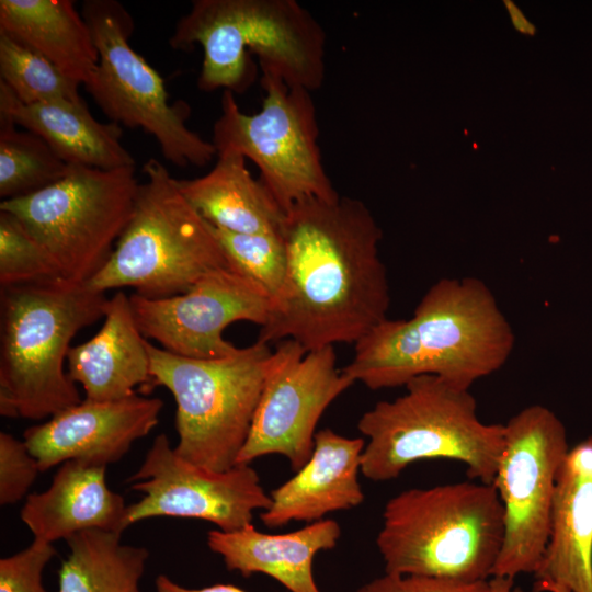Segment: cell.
I'll return each mask as SVG.
<instances>
[{
    "label": "cell",
    "instance_id": "obj_14",
    "mask_svg": "<svg viewBox=\"0 0 592 592\" xmlns=\"http://www.w3.org/2000/svg\"><path fill=\"white\" fill-rule=\"evenodd\" d=\"M128 482L143 497L127 506V526L169 516L204 520L231 532L251 524L254 512L272 502L250 464L206 469L180 456L164 433L156 436Z\"/></svg>",
    "mask_w": 592,
    "mask_h": 592
},
{
    "label": "cell",
    "instance_id": "obj_33",
    "mask_svg": "<svg viewBox=\"0 0 592 592\" xmlns=\"http://www.w3.org/2000/svg\"><path fill=\"white\" fill-rule=\"evenodd\" d=\"M157 592H247L234 584H213L204 588L191 589L178 584L166 574H159L155 580Z\"/></svg>",
    "mask_w": 592,
    "mask_h": 592
},
{
    "label": "cell",
    "instance_id": "obj_36",
    "mask_svg": "<svg viewBox=\"0 0 592 592\" xmlns=\"http://www.w3.org/2000/svg\"><path fill=\"white\" fill-rule=\"evenodd\" d=\"M535 592H570L565 587L546 581H535L533 585Z\"/></svg>",
    "mask_w": 592,
    "mask_h": 592
},
{
    "label": "cell",
    "instance_id": "obj_23",
    "mask_svg": "<svg viewBox=\"0 0 592 592\" xmlns=\"http://www.w3.org/2000/svg\"><path fill=\"white\" fill-rule=\"evenodd\" d=\"M246 158L237 152L217 155L205 175L179 180L180 191L212 226L235 234H281L285 212L261 182L252 177Z\"/></svg>",
    "mask_w": 592,
    "mask_h": 592
},
{
    "label": "cell",
    "instance_id": "obj_3",
    "mask_svg": "<svg viewBox=\"0 0 592 592\" xmlns=\"http://www.w3.org/2000/svg\"><path fill=\"white\" fill-rule=\"evenodd\" d=\"M172 48L203 49L197 79L202 91L243 93L262 75L309 91L325 80L326 34L318 20L296 0H194L169 38Z\"/></svg>",
    "mask_w": 592,
    "mask_h": 592
},
{
    "label": "cell",
    "instance_id": "obj_13",
    "mask_svg": "<svg viewBox=\"0 0 592 592\" xmlns=\"http://www.w3.org/2000/svg\"><path fill=\"white\" fill-rule=\"evenodd\" d=\"M275 355L237 465L277 454L298 471L314 452L322 413L354 382L337 367L333 345L307 352L298 342L284 340Z\"/></svg>",
    "mask_w": 592,
    "mask_h": 592
},
{
    "label": "cell",
    "instance_id": "obj_21",
    "mask_svg": "<svg viewBox=\"0 0 592 592\" xmlns=\"http://www.w3.org/2000/svg\"><path fill=\"white\" fill-rule=\"evenodd\" d=\"M340 536V524L323 519L285 534L262 533L252 523L231 532L216 528L207 533L206 542L229 571L244 578L270 576L291 592H321L314 577V559L319 551L334 548Z\"/></svg>",
    "mask_w": 592,
    "mask_h": 592
},
{
    "label": "cell",
    "instance_id": "obj_25",
    "mask_svg": "<svg viewBox=\"0 0 592 592\" xmlns=\"http://www.w3.org/2000/svg\"><path fill=\"white\" fill-rule=\"evenodd\" d=\"M70 553L58 572V592H141L149 551L122 543V533L90 530L66 539Z\"/></svg>",
    "mask_w": 592,
    "mask_h": 592
},
{
    "label": "cell",
    "instance_id": "obj_1",
    "mask_svg": "<svg viewBox=\"0 0 592 592\" xmlns=\"http://www.w3.org/2000/svg\"><path fill=\"white\" fill-rule=\"evenodd\" d=\"M286 273L258 340H294L307 352L356 343L387 319L390 293L382 230L353 197L307 198L285 212Z\"/></svg>",
    "mask_w": 592,
    "mask_h": 592
},
{
    "label": "cell",
    "instance_id": "obj_15",
    "mask_svg": "<svg viewBox=\"0 0 592 592\" xmlns=\"http://www.w3.org/2000/svg\"><path fill=\"white\" fill-rule=\"evenodd\" d=\"M135 321L148 340L161 349L191 358H221L239 348L224 338L237 321L264 326L272 298L254 280L236 266L210 271L185 293L147 298L129 296Z\"/></svg>",
    "mask_w": 592,
    "mask_h": 592
},
{
    "label": "cell",
    "instance_id": "obj_7",
    "mask_svg": "<svg viewBox=\"0 0 592 592\" xmlns=\"http://www.w3.org/2000/svg\"><path fill=\"white\" fill-rule=\"evenodd\" d=\"M143 172L146 182L139 184L130 220L87 285L101 293L130 287L161 298L185 293L210 271L235 266L167 167L150 158Z\"/></svg>",
    "mask_w": 592,
    "mask_h": 592
},
{
    "label": "cell",
    "instance_id": "obj_32",
    "mask_svg": "<svg viewBox=\"0 0 592 592\" xmlns=\"http://www.w3.org/2000/svg\"><path fill=\"white\" fill-rule=\"evenodd\" d=\"M355 592H489V580L465 583L434 577L385 572Z\"/></svg>",
    "mask_w": 592,
    "mask_h": 592
},
{
    "label": "cell",
    "instance_id": "obj_5",
    "mask_svg": "<svg viewBox=\"0 0 592 592\" xmlns=\"http://www.w3.org/2000/svg\"><path fill=\"white\" fill-rule=\"evenodd\" d=\"M376 546L386 573L473 583L489 580L504 535L492 483L410 488L390 498Z\"/></svg>",
    "mask_w": 592,
    "mask_h": 592
},
{
    "label": "cell",
    "instance_id": "obj_17",
    "mask_svg": "<svg viewBox=\"0 0 592 592\" xmlns=\"http://www.w3.org/2000/svg\"><path fill=\"white\" fill-rule=\"evenodd\" d=\"M365 441L331 429L315 435L309 460L270 492L271 505L260 519L270 528L293 521L314 523L328 513L358 506L365 497L358 481Z\"/></svg>",
    "mask_w": 592,
    "mask_h": 592
},
{
    "label": "cell",
    "instance_id": "obj_19",
    "mask_svg": "<svg viewBox=\"0 0 592 592\" xmlns=\"http://www.w3.org/2000/svg\"><path fill=\"white\" fill-rule=\"evenodd\" d=\"M101 329L90 340L71 346L68 375L80 384L86 399L118 400L148 394L151 386L148 340L140 332L129 296L119 291L107 298Z\"/></svg>",
    "mask_w": 592,
    "mask_h": 592
},
{
    "label": "cell",
    "instance_id": "obj_12",
    "mask_svg": "<svg viewBox=\"0 0 592 592\" xmlns=\"http://www.w3.org/2000/svg\"><path fill=\"white\" fill-rule=\"evenodd\" d=\"M504 425V447L494 486L503 505V543L491 577L534 573L549 537L559 469L569 452L560 419L528 406Z\"/></svg>",
    "mask_w": 592,
    "mask_h": 592
},
{
    "label": "cell",
    "instance_id": "obj_10",
    "mask_svg": "<svg viewBox=\"0 0 592 592\" xmlns=\"http://www.w3.org/2000/svg\"><path fill=\"white\" fill-rule=\"evenodd\" d=\"M81 15L99 54L84 87L111 122L141 128L177 167H205L217 157L213 143L186 125L190 106L183 101L169 103L161 76L130 46L134 21L124 5L87 0Z\"/></svg>",
    "mask_w": 592,
    "mask_h": 592
},
{
    "label": "cell",
    "instance_id": "obj_37",
    "mask_svg": "<svg viewBox=\"0 0 592 592\" xmlns=\"http://www.w3.org/2000/svg\"><path fill=\"white\" fill-rule=\"evenodd\" d=\"M519 592H535V591H523L522 589L519 588Z\"/></svg>",
    "mask_w": 592,
    "mask_h": 592
},
{
    "label": "cell",
    "instance_id": "obj_8",
    "mask_svg": "<svg viewBox=\"0 0 592 592\" xmlns=\"http://www.w3.org/2000/svg\"><path fill=\"white\" fill-rule=\"evenodd\" d=\"M151 386L166 387L177 403L175 452L214 471L237 465L276 355L257 340L226 357L201 360L147 343Z\"/></svg>",
    "mask_w": 592,
    "mask_h": 592
},
{
    "label": "cell",
    "instance_id": "obj_28",
    "mask_svg": "<svg viewBox=\"0 0 592 592\" xmlns=\"http://www.w3.org/2000/svg\"><path fill=\"white\" fill-rule=\"evenodd\" d=\"M64 280L47 250L12 214L0 210V286Z\"/></svg>",
    "mask_w": 592,
    "mask_h": 592
},
{
    "label": "cell",
    "instance_id": "obj_18",
    "mask_svg": "<svg viewBox=\"0 0 592 592\" xmlns=\"http://www.w3.org/2000/svg\"><path fill=\"white\" fill-rule=\"evenodd\" d=\"M535 581L592 592V434L570 448L557 477L549 537Z\"/></svg>",
    "mask_w": 592,
    "mask_h": 592
},
{
    "label": "cell",
    "instance_id": "obj_11",
    "mask_svg": "<svg viewBox=\"0 0 592 592\" xmlns=\"http://www.w3.org/2000/svg\"><path fill=\"white\" fill-rule=\"evenodd\" d=\"M261 110L242 112L231 91L221 95V113L213 127L218 153L234 151L250 159L260 180L286 212L307 198L339 196L322 163L311 91L289 87L281 78L261 76Z\"/></svg>",
    "mask_w": 592,
    "mask_h": 592
},
{
    "label": "cell",
    "instance_id": "obj_16",
    "mask_svg": "<svg viewBox=\"0 0 592 592\" xmlns=\"http://www.w3.org/2000/svg\"><path fill=\"white\" fill-rule=\"evenodd\" d=\"M162 407L160 398L137 394L111 401L84 398L27 428L23 441L41 473L69 460L106 467L155 429Z\"/></svg>",
    "mask_w": 592,
    "mask_h": 592
},
{
    "label": "cell",
    "instance_id": "obj_9",
    "mask_svg": "<svg viewBox=\"0 0 592 592\" xmlns=\"http://www.w3.org/2000/svg\"><path fill=\"white\" fill-rule=\"evenodd\" d=\"M139 184L135 167L71 164L56 183L1 201L0 210L24 225L53 257L64 280L83 284L110 259L130 220Z\"/></svg>",
    "mask_w": 592,
    "mask_h": 592
},
{
    "label": "cell",
    "instance_id": "obj_6",
    "mask_svg": "<svg viewBox=\"0 0 592 592\" xmlns=\"http://www.w3.org/2000/svg\"><path fill=\"white\" fill-rule=\"evenodd\" d=\"M406 392L378 401L357 422L367 437L361 474L376 482L397 478L423 459H451L467 475L492 483L504 447V425L483 423L469 389L423 375L411 379Z\"/></svg>",
    "mask_w": 592,
    "mask_h": 592
},
{
    "label": "cell",
    "instance_id": "obj_2",
    "mask_svg": "<svg viewBox=\"0 0 592 592\" xmlns=\"http://www.w3.org/2000/svg\"><path fill=\"white\" fill-rule=\"evenodd\" d=\"M515 343L490 288L477 277H443L422 296L409 319H386L355 343L342 372L372 390L439 376L470 389L499 371Z\"/></svg>",
    "mask_w": 592,
    "mask_h": 592
},
{
    "label": "cell",
    "instance_id": "obj_30",
    "mask_svg": "<svg viewBox=\"0 0 592 592\" xmlns=\"http://www.w3.org/2000/svg\"><path fill=\"white\" fill-rule=\"evenodd\" d=\"M41 473L24 441L0 433V504L19 502Z\"/></svg>",
    "mask_w": 592,
    "mask_h": 592
},
{
    "label": "cell",
    "instance_id": "obj_24",
    "mask_svg": "<svg viewBox=\"0 0 592 592\" xmlns=\"http://www.w3.org/2000/svg\"><path fill=\"white\" fill-rule=\"evenodd\" d=\"M0 32L84 86L99 62L90 27L71 0H1Z\"/></svg>",
    "mask_w": 592,
    "mask_h": 592
},
{
    "label": "cell",
    "instance_id": "obj_20",
    "mask_svg": "<svg viewBox=\"0 0 592 592\" xmlns=\"http://www.w3.org/2000/svg\"><path fill=\"white\" fill-rule=\"evenodd\" d=\"M104 466L62 463L50 486L27 496L20 517L34 538L54 543L90 530L123 533L127 506L105 481Z\"/></svg>",
    "mask_w": 592,
    "mask_h": 592
},
{
    "label": "cell",
    "instance_id": "obj_26",
    "mask_svg": "<svg viewBox=\"0 0 592 592\" xmlns=\"http://www.w3.org/2000/svg\"><path fill=\"white\" fill-rule=\"evenodd\" d=\"M0 116V197L2 201L35 193L69 173L64 161L39 136L18 130Z\"/></svg>",
    "mask_w": 592,
    "mask_h": 592
},
{
    "label": "cell",
    "instance_id": "obj_4",
    "mask_svg": "<svg viewBox=\"0 0 592 592\" xmlns=\"http://www.w3.org/2000/svg\"><path fill=\"white\" fill-rule=\"evenodd\" d=\"M0 413L43 420L82 401L70 342L104 317L105 293L66 280L1 287Z\"/></svg>",
    "mask_w": 592,
    "mask_h": 592
},
{
    "label": "cell",
    "instance_id": "obj_29",
    "mask_svg": "<svg viewBox=\"0 0 592 592\" xmlns=\"http://www.w3.org/2000/svg\"><path fill=\"white\" fill-rule=\"evenodd\" d=\"M214 231L230 262L259 283L273 301L281 292L286 273L282 235L235 234L215 227Z\"/></svg>",
    "mask_w": 592,
    "mask_h": 592
},
{
    "label": "cell",
    "instance_id": "obj_22",
    "mask_svg": "<svg viewBox=\"0 0 592 592\" xmlns=\"http://www.w3.org/2000/svg\"><path fill=\"white\" fill-rule=\"evenodd\" d=\"M0 116L43 138L68 164L113 170L135 167L116 123H102L86 102L22 103L0 81Z\"/></svg>",
    "mask_w": 592,
    "mask_h": 592
},
{
    "label": "cell",
    "instance_id": "obj_34",
    "mask_svg": "<svg viewBox=\"0 0 592 592\" xmlns=\"http://www.w3.org/2000/svg\"><path fill=\"white\" fill-rule=\"evenodd\" d=\"M506 8L511 13V19L515 29L525 34H534L535 29L533 25L523 16L522 12L510 1L505 2Z\"/></svg>",
    "mask_w": 592,
    "mask_h": 592
},
{
    "label": "cell",
    "instance_id": "obj_31",
    "mask_svg": "<svg viewBox=\"0 0 592 592\" xmlns=\"http://www.w3.org/2000/svg\"><path fill=\"white\" fill-rule=\"evenodd\" d=\"M56 555L52 543L36 539L25 549L0 559V592H48L43 571Z\"/></svg>",
    "mask_w": 592,
    "mask_h": 592
},
{
    "label": "cell",
    "instance_id": "obj_27",
    "mask_svg": "<svg viewBox=\"0 0 592 592\" xmlns=\"http://www.w3.org/2000/svg\"><path fill=\"white\" fill-rule=\"evenodd\" d=\"M0 81L25 104L83 102L78 91L79 83L3 32H0Z\"/></svg>",
    "mask_w": 592,
    "mask_h": 592
},
{
    "label": "cell",
    "instance_id": "obj_35",
    "mask_svg": "<svg viewBox=\"0 0 592 592\" xmlns=\"http://www.w3.org/2000/svg\"><path fill=\"white\" fill-rule=\"evenodd\" d=\"M489 592H519V588L514 587V579L491 577L489 579Z\"/></svg>",
    "mask_w": 592,
    "mask_h": 592
}]
</instances>
